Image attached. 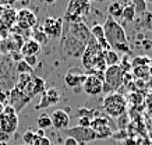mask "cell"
Returning a JSON list of instances; mask_svg holds the SVG:
<instances>
[{
  "mask_svg": "<svg viewBox=\"0 0 152 145\" xmlns=\"http://www.w3.org/2000/svg\"><path fill=\"white\" fill-rule=\"evenodd\" d=\"M126 108H127V101L120 92L107 94L102 102V109L110 117H120L126 114Z\"/></svg>",
  "mask_w": 152,
  "mask_h": 145,
  "instance_id": "5",
  "label": "cell"
},
{
  "mask_svg": "<svg viewBox=\"0 0 152 145\" xmlns=\"http://www.w3.org/2000/svg\"><path fill=\"white\" fill-rule=\"evenodd\" d=\"M102 27H103V32H105L107 45L112 50H115L116 53H127V55L131 53L127 34H126L123 25L117 20L107 15Z\"/></svg>",
  "mask_w": 152,
  "mask_h": 145,
  "instance_id": "1",
  "label": "cell"
},
{
  "mask_svg": "<svg viewBox=\"0 0 152 145\" xmlns=\"http://www.w3.org/2000/svg\"><path fill=\"white\" fill-rule=\"evenodd\" d=\"M138 27L145 29V31L152 32V11H145L144 14H141L138 21Z\"/></svg>",
  "mask_w": 152,
  "mask_h": 145,
  "instance_id": "23",
  "label": "cell"
},
{
  "mask_svg": "<svg viewBox=\"0 0 152 145\" xmlns=\"http://www.w3.org/2000/svg\"><path fill=\"white\" fill-rule=\"evenodd\" d=\"M0 145H9V142H1Z\"/></svg>",
  "mask_w": 152,
  "mask_h": 145,
  "instance_id": "41",
  "label": "cell"
},
{
  "mask_svg": "<svg viewBox=\"0 0 152 145\" xmlns=\"http://www.w3.org/2000/svg\"><path fill=\"white\" fill-rule=\"evenodd\" d=\"M91 13V1L89 0H69L66 7L64 23H84V20Z\"/></svg>",
  "mask_w": 152,
  "mask_h": 145,
  "instance_id": "3",
  "label": "cell"
},
{
  "mask_svg": "<svg viewBox=\"0 0 152 145\" xmlns=\"http://www.w3.org/2000/svg\"><path fill=\"white\" fill-rule=\"evenodd\" d=\"M0 3H3L6 6H14L15 3H18V0H0Z\"/></svg>",
  "mask_w": 152,
  "mask_h": 145,
  "instance_id": "36",
  "label": "cell"
},
{
  "mask_svg": "<svg viewBox=\"0 0 152 145\" xmlns=\"http://www.w3.org/2000/svg\"><path fill=\"white\" fill-rule=\"evenodd\" d=\"M37 124H38V127H39L41 130H45V128H49V127H52L50 116H49V114H46L45 112L41 113V114L38 116V119H37Z\"/></svg>",
  "mask_w": 152,
  "mask_h": 145,
  "instance_id": "27",
  "label": "cell"
},
{
  "mask_svg": "<svg viewBox=\"0 0 152 145\" xmlns=\"http://www.w3.org/2000/svg\"><path fill=\"white\" fill-rule=\"evenodd\" d=\"M15 23L18 25V28L21 31H29L32 29L34 27H37L38 20L37 15L32 10L27 9V7H23L21 10L17 11V17H15Z\"/></svg>",
  "mask_w": 152,
  "mask_h": 145,
  "instance_id": "11",
  "label": "cell"
},
{
  "mask_svg": "<svg viewBox=\"0 0 152 145\" xmlns=\"http://www.w3.org/2000/svg\"><path fill=\"white\" fill-rule=\"evenodd\" d=\"M24 61L27 63L29 67H35L37 66V63H38V59H37V56H25L24 57Z\"/></svg>",
  "mask_w": 152,
  "mask_h": 145,
  "instance_id": "32",
  "label": "cell"
},
{
  "mask_svg": "<svg viewBox=\"0 0 152 145\" xmlns=\"http://www.w3.org/2000/svg\"><path fill=\"white\" fill-rule=\"evenodd\" d=\"M60 45H61V50L66 57H74V59H81L84 52L87 49V45L81 42L80 39L74 38L69 32L63 31L61 36H60Z\"/></svg>",
  "mask_w": 152,
  "mask_h": 145,
  "instance_id": "6",
  "label": "cell"
},
{
  "mask_svg": "<svg viewBox=\"0 0 152 145\" xmlns=\"http://www.w3.org/2000/svg\"><path fill=\"white\" fill-rule=\"evenodd\" d=\"M10 138H11V136L4 134V133H0V144H1V142H9Z\"/></svg>",
  "mask_w": 152,
  "mask_h": 145,
  "instance_id": "34",
  "label": "cell"
},
{
  "mask_svg": "<svg viewBox=\"0 0 152 145\" xmlns=\"http://www.w3.org/2000/svg\"><path fill=\"white\" fill-rule=\"evenodd\" d=\"M84 68L89 71V74H95L99 77H103V73L107 68L103 60V50L98 46V43H91L88 45L83 57H81Z\"/></svg>",
  "mask_w": 152,
  "mask_h": 145,
  "instance_id": "2",
  "label": "cell"
},
{
  "mask_svg": "<svg viewBox=\"0 0 152 145\" xmlns=\"http://www.w3.org/2000/svg\"><path fill=\"white\" fill-rule=\"evenodd\" d=\"M85 94L91 95V96H96V95L103 92V81L102 77L95 74H87V80L83 85Z\"/></svg>",
  "mask_w": 152,
  "mask_h": 145,
  "instance_id": "13",
  "label": "cell"
},
{
  "mask_svg": "<svg viewBox=\"0 0 152 145\" xmlns=\"http://www.w3.org/2000/svg\"><path fill=\"white\" fill-rule=\"evenodd\" d=\"M64 145H78L77 140H74L73 137H67L64 140Z\"/></svg>",
  "mask_w": 152,
  "mask_h": 145,
  "instance_id": "33",
  "label": "cell"
},
{
  "mask_svg": "<svg viewBox=\"0 0 152 145\" xmlns=\"http://www.w3.org/2000/svg\"><path fill=\"white\" fill-rule=\"evenodd\" d=\"M45 87H46V82H45L43 78H41V77H32L31 82L27 85V88L24 89V94L27 95L28 98L32 99L35 95L42 94L45 91Z\"/></svg>",
  "mask_w": 152,
  "mask_h": 145,
  "instance_id": "18",
  "label": "cell"
},
{
  "mask_svg": "<svg viewBox=\"0 0 152 145\" xmlns=\"http://www.w3.org/2000/svg\"><path fill=\"white\" fill-rule=\"evenodd\" d=\"M42 137H38L37 131H32V130H28L24 133L23 136V141L25 145H39V140Z\"/></svg>",
  "mask_w": 152,
  "mask_h": 145,
  "instance_id": "24",
  "label": "cell"
},
{
  "mask_svg": "<svg viewBox=\"0 0 152 145\" xmlns=\"http://www.w3.org/2000/svg\"><path fill=\"white\" fill-rule=\"evenodd\" d=\"M18 128V114L11 105H6L3 113L0 114V133L14 134Z\"/></svg>",
  "mask_w": 152,
  "mask_h": 145,
  "instance_id": "7",
  "label": "cell"
},
{
  "mask_svg": "<svg viewBox=\"0 0 152 145\" xmlns=\"http://www.w3.org/2000/svg\"><path fill=\"white\" fill-rule=\"evenodd\" d=\"M91 123H92L91 117H80V119H77V126L80 127H91Z\"/></svg>",
  "mask_w": 152,
  "mask_h": 145,
  "instance_id": "31",
  "label": "cell"
},
{
  "mask_svg": "<svg viewBox=\"0 0 152 145\" xmlns=\"http://www.w3.org/2000/svg\"><path fill=\"white\" fill-rule=\"evenodd\" d=\"M4 106H6V105H3V103L0 102V114L3 113V109H4Z\"/></svg>",
  "mask_w": 152,
  "mask_h": 145,
  "instance_id": "40",
  "label": "cell"
},
{
  "mask_svg": "<svg viewBox=\"0 0 152 145\" xmlns=\"http://www.w3.org/2000/svg\"><path fill=\"white\" fill-rule=\"evenodd\" d=\"M45 4H53V3H56V0H42Z\"/></svg>",
  "mask_w": 152,
  "mask_h": 145,
  "instance_id": "38",
  "label": "cell"
},
{
  "mask_svg": "<svg viewBox=\"0 0 152 145\" xmlns=\"http://www.w3.org/2000/svg\"><path fill=\"white\" fill-rule=\"evenodd\" d=\"M133 3L131 4L134 6V9H135V13L137 14H144L147 10V1L145 0H131Z\"/></svg>",
  "mask_w": 152,
  "mask_h": 145,
  "instance_id": "29",
  "label": "cell"
},
{
  "mask_svg": "<svg viewBox=\"0 0 152 145\" xmlns=\"http://www.w3.org/2000/svg\"><path fill=\"white\" fill-rule=\"evenodd\" d=\"M123 18L127 21V23H134V20L137 17V13H135V9H134L133 4H127L123 7Z\"/></svg>",
  "mask_w": 152,
  "mask_h": 145,
  "instance_id": "26",
  "label": "cell"
},
{
  "mask_svg": "<svg viewBox=\"0 0 152 145\" xmlns=\"http://www.w3.org/2000/svg\"><path fill=\"white\" fill-rule=\"evenodd\" d=\"M37 134H38V137H46L45 136V130H41V128L37 131Z\"/></svg>",
  "mask_w": 152,
  "mask_h": 145,
  "instance_id": "37",
  "label": "cell"
},
{
  "mask_svg": "<svg viewBox=\"0 0 152 145\" xmlns=\"http://www.w3.org/2000/svg\"><path fill=\"white\" fill-rule=\"evenodd\" d=\"M107 14L112 18H120L123 15V4L120 1H112L110 4L107 6Z\"/></svg>",
  "mask_w": 152,
  "mask_h": 145,
  "instance_id": "22",
  "label": "cell"
},
{
  "mask_svg": "<svg viewBox=\"0 0 152 145\" xmlns=\"http://www.w3.org/2000/svg\"><path fill=\"white\" fill-rule=\"evenodd\" d=\"M85 80H87V74L83 73L81 70H78V68H73L64 75L66 85L70 87V88H75V91H77V88L83 87Z\"/></svg>",
  "mask_w": 152,
  "mask_h": 145,
  "instance_id": "15",
  "label": "cell"
},
{
  "mask_svg": "<svg viewBox=\"0 0 152 145\" xmlns=\"http://www.w3.org/2000/svg\"><path fill=\"white\" fill-rule=\"evenodd\" d=\"M15 71H17L18 74H32L34 68L29 67L24 60H21V61H17V63H15Z\"/></svg>",
  "mask_w": 152,
  "mask_h": 145,
  "instance_id": "28",
  "label": "cell"
},
{
  "mask_svg": "<svg viewBox=\"0 0 152 145\" xmlns=\"http://www.w3.org/2000/svg\"><path fill=\"white\" fill-rule=\"evenodd\" d=\"M149 87L152 88V78H151V81H149Z\"/></svg>",
  "mask_w": 152,
  "mask_h": 145,
  "instance_id": "42",
  "label": "cell"
},
{
  "mask_svg": "<svg viewBox=\"0 0 152 145\" xmlns=\"http://www.w3.org/2000/svg\"><path fill=\"white\" fill-rule=\"evenodd\" d=\"M41 50V45L38 42H35L34 39H28L23 43V47H21V55L24 57L25 56H37Z\"/></svg>",
  "mask_w": 152,
  "mask_h": 145,
  "instance_id": "20",
  "label": "cell"
},
{
  "mask_svg": "<svg viewBox=\"0 0 152 145\" xmlns=\"http://www.w3.org/2000/svg\"><path fill=\"white\" fill-rule=\"evenodd\" d=\"M103 60H105L106 67H110V66H117L120 61L119 53H116L112 49H106L103 50Z\"/></svg>",
  "mask_w": 152,
  "mask_h": 145,
  "instance_id": "21",
  "label": "cell"
},
{
  "mask_svg": "<svg viewBox=\"0 0 152 145\" xmlns=\"http://www.w3.org/2000/svg\"><path fill=\"white\" fill-rule=\"evenodd\" d=\"M39 145H52V142L48 137H42L41 140H39Z\"/></svg>",
  "mask_w": 152,
  "mask_h": 145,
  "instance_id": "35",
  "label": "cell"
},
{
  "mask_svg": "<svg viewBox=\"0 0 152 145\" xmlns=\"http://www.w3.org/2000/svg\"><path fill=\"white\" fill-rule=\"evenodd\" d=\"M52 127H55L57 130H67L70 124V116L69 113L63 109H56L50 114Z\"/></svg>",
  "mask_w": 152,
  "mask_h": 145,
  "instance_id": "16",
  "label": "cell"
},
{
  "mask_svg": "<svg viewBox=\"0 0 152 145\" xmlns=\"http://www.w3.org/2000/svg\"><path fill=\"white\" fill-rule=\"evenodd\" d=\"M102 81H103V92L106 94L117 92V89L124 82V70L120 67V64L110 66L105 70Z\"/></svg>",
  "mask_w": 152,
  "mask_h": 145,
  "instance_id": "4",
  "label": "cell"
},
{
  "mask_svg": "<svg viewBox=\"0 0 152 145\" xmlns=\"http://www.w3.org/2000/svg\"><path fill=\"white\" fill-rule=\"evenodd\" d=\"M63 25H64L63 18H59V17H46V18L43 20L41 27L49 39H56V38L61 36V34H63Z\"/></svg>",
  "mask_w": 152,
  "mask_h": 145,
  "instance_id": "10",
  "label": "cell"
},
{
  "mask_svg": "<svg viewBox=\"0 0 152 145\" xmlns=\"http://www.w3.org/2000/svg\"><path fill=\"white\" fill-rule=\"evenodd\" d=\"M57 102H60V91L57 88H48L42 92L41 102L38 103L35 108L38 110H41V109L49 108L52 105H56Z\"/></svg>",
  "mask_w": 152,
  "mask_h": 145,
  "instance_id": "14",
  "label": "cell"
},
{
  "mask_svg": "<svg viewBox=\"0 0 152 145\" xmlns=\"http://www.w3.org/2000/svg\"><path fill=\"white\" fill-rule=\"evenodd\" d=\"M9 99H10V105L15 109V112L21 110V109H23L25 105H28L29 101H31V98H28L23 91H18V89H15V88H13L10 91Z\"/></svg>",
  "mask_w": 152,
  "mask_h": 145,
  "instance_id": "17",
  "label": "cell"
},
{
  "mask_svg": "<svg viewBox=\"0 0 152 145\" xmlns=\"http://www.w3.org/2000/svg\"><path fill=\"white\" fill-rule=\"evenodd\" d=\"M66 133L69 134V137H73L74 140H77L78 145H84L91 141L99 140V136L91 128V127H80L75 126L73 128H67Z\"/></svg>",
  "mask_w": 152,
  "mask_h": 145,
  "instance_id": "9",
  "label": "cell"
},
{
  "mask_svg": "<svg viewBox=\"0 0 152 145\" xmlns=\"http://www.w3.org/2000/svg\"><path fill=\"white\" fill-rule=\"evenodd\" d=\"M63 31H66L70 35H73L74 38L80 39L87 46L91 45V43H95V39H94L92 34H91V29L88 28L85 23H64Z\"/></svg>",
  "mask_w": 152,
  "mask_h": 145,
  "instance_id": "8",
  "label": "cell"
},
{
  "mask_svg": "<svg viewBox=\"0 0 152 145\" xmlns=\"http://www.w3.org/2000/svg\"><path fill=\"white\" fill-rule=\"evenodd\" d=\"M91 34H92L95 42L98 43V46L101 47L102 50H106V49H110L109 45H107V41H106L105 32H103V27L101 24H94L91 27Z\"/></svg>",
  "mask_w": 152,
  "mask_h": 145,
  "instance_id": "19",
  "label": "cell"
},
{
  "mask_svg": "<svg viewBox=\"0 0 152 145\" xmlns=\"http://www.w3.org/2000/svg\"><path fill=\"white\" fill-rule=\"evenodd\" d=\"M94 112H95V109H87V108H81L77 110V119H80V117H91L92 119V114Z\"/></svg>",
  "mask_w": 152,
  "mask_h": 145,
  "instance_id": "30",
  "label": "cell"
},
{
  "mask_svg": "<svg viewBox=\"0 0 152 145\" xmlns=\"http://www.w3.org/2000/svg\"><path fill=\"white\" fill-rule=\"evenodd\" d=\"M18 1H20V3H21L23 6H27L28 3H29V0H18Z\"/></svg>",
  "mask_w": 152,
  "mask_h": 145,
  "instance_id": "39",
  "label": "cell"
},
{
  "mask_svg": "<svg viewBox=\"0 0 152 145\" xmlns=\"http://www.w3.org/2000/svg\"><path fill=\"white\" fill-rule=\"evenodd\" d=\"M34 41H35V42H38L39 43V45H46L48 42H49V38H48V35L45 32H43V29H42V27H34Z\"/></svg>",
  "mask_w": 152,
  "mask_h": 145,
  "instance_id": "25",
  "label": "cell"
},
{
  "mask_svg": "<svg viewBox=\"0 0 152 145\" xmlns=\"http://www.w3.org/2000/svg\"><path fill=\"white\" fill-rule=\"evenodd\" d=\"M91 128L99 136V140H102V138H107V137L113 136V131H115L116 127L112 126L110 120H109L107 117L98 116V117H95V119H92Z\"/></svg>",
  "mask_w": 152,
  "mask_h": 145,
  "instance_id": "12",
  "label": "cell"
}]
</instances>
